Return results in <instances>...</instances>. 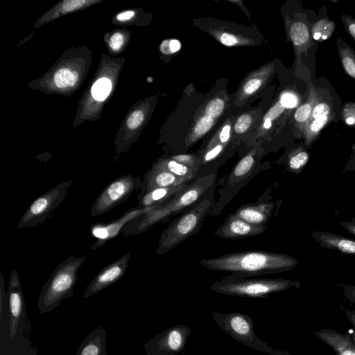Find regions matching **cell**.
Instances as JSON below:
<instances>
[{
	"label": "cell",
	"instance_id": "obj_46",
	"mask_svg": "<svg viewBox=\"0 0 355 355\" xmlns=\"http://www.w3.org/2000/svg\"><path fill=\"white\" fill-rule=\"evenodd\" d=\"M340 225L349 234L355 236V218H352L349 220L340 221Z\"/></svg>",
	"mask_w": 355,
	"mask_h": 355
},
{
	"label": "cell",
	"instance_id": "obj_13",
	"mask_svg": "<svg viewBox=\"0 0 355 355\" xmlns=\"http://www.w3.org/2000/svg\"><path fill=\"white\" fill-rule=\"evenodd\" d=\"M266 229V225L250 224L232 213L227 216L214 234L222 239L236 240L260 235Z\"/></svg>",
	"mask_w": 355,
	"mask_h": 355
},
{
	"label": "cell",
	"instance_id": "obj_49",
	"mask_svg": "<svg viewBox=\"0 0 355 355\" xmlns=\"http://www.w3.org/2000/svg\"><path fill=\"white\" fill-rule=\"evenodd\" d=\"M348 318L351 321V323L352 324V325L355 328V313H349L348 314Z\"/></svg>",
	"mask_w": 355,
	"mask_h": 355
},
{
	"label": "cell",
	"instance_id": "obj_31",
	"mask_svg": "<svg viewBox=\"0 0 355 355\" xmlns=\"http://www.w3.org/2000/svg\"><path fill=\"white\" fill-rule=\"evenodd\" d=\"M225 107L224 101L219 98L210 101L205 108V115L209 116L213 119L217 118L223 112Z\"/></svg>",
	"mask_w": 355,
	"mask_h": 355
},
{
	"label": "cell",
	"instance_id": "obj_6",
	"mask_svg": "<svg viewBox=\"0 0 355 355\" xmlns=\"http://www.w3.org/2000/svg\"><path fill=\"white\" fill-rule=\"evenodd\" d=\"M212 314L218 327L236 340L252 349L275 355L274 350L256 336L254 321L249 315L235 312L215 311Z\"/></svg>",
	"mask_w": 355,
	"mask_h": 355
},
{
	"label": "cell",
	"instance_id": "obj_17",
	"mask_svg": "<svg viewBox=\"0 0 355 355\" xmlns=\"http://www.w3.org/2000/svg\"><path fill=\"white\" fill-rule=\"evenodd\" d=\"M315 335L331 347L336 355H355V343L350 338L330 329H322Z\"/></svg>",
	"mask_w": 355,
	"mask_h": 355
},
{
	"label": "cell",
	"instance_id": "obj_2",
	"mask_svg": "<svg viewBox=\"0 0 355 355\" xmlns=\"http://www.w3.org/2000/svg\"><path fill=\"white\" fill-rule=\"evenodd\" d=\"M216 178V173H211L199 178L190 184L187 183L167 202L129 222L122 229V234L129 236L141 233L156 223L186 211L208 194Z\"/></svg>",
	"mask_w": 355,
	"mask_h": 355
},
{
	"label": "cell",
	"instance_id": "obj_19",
	"mask_svg": "<svg viewBox=\"0 0 355 355\" xmlns=\"http://www.w3.org/2000/svg\"><path fill=\"white\" fill-rule=\"evenodd\" d=\"M186 184L177 187L157 188L141 193L138 198V207L145 209L159 207L171 198Z\"/></svg>",
	"mask_w": 355,
	"mask_h": 355
},
{
	"label": "cell",
	"instance_id": "obj_5",
	"mask_svg": "<svg viewBox=\"0 0 355 355\" xmlns=\"http://www.w3.org/2000/svg\"><path fill=\"white\" fill-rule=\"evenodd\" d=\"M298 281L281 278H235L227 276L211 285L218 293L250 298H268L272 293L290 288L297 289Z\"/></svg>",
	"mask_w": 355,
	"mask_h": 355
},
{
	"label": "cell",
	"instance_id": "obj_16",
	"mask_svg": "<svg viewBox=\"0 0 355 355\" xmlns=\"http://www.w3.org/2000/svg\"><path fill=\"white\" fill-rule=\"evenodd\" d=\"M273 207L272 202L244 205L238 208L234 214L250 224L266 225L272 215Z\"/></svg>",
	"mask_w": 355,
	"mask_h": 355
},
{
	"label": "cell",
	"instance_id": "obj_41",
	"mask_svg": "<svg viewBox=\"0 0 355 355\" xmlns=\"http://www.w3.org/2000/svg\"><path fill=\"white\" fill-rule=\"evenodd\" d=\"M341 21L346 31L355 40V19L351 16L343 15Z\"/></svg>",
	"mask_w": 355,
	"mask_h": 355
},
{
	"label": "cell",
	"instance_id": "obj_24",
	"mask_svg": "<svg viewBox=\"0 0 355 355\" xmlns=\"http://www.w3.org/2000/svg\"><path fill=\"white\" fill-rule=\"evenodd\" d=\"M256 153L252 151L245 155L234 166L231 174L230 180L235 182L245 178L253 169L255 163Z\"/></svg>",
	"mask_w": 355,
	"mask_h": 355
},
{
	"label": "cell",
	"instance_id": "obj_1",
	"mask_svg": "<svg viewBox=\"0 0 355 355\" xmlns=\"http://www.w3.org/2000/svg\"><path fill=\"white\" fill-rule=\"evenodd\" d=\"M203 267L214 271L232 272L231 277L242 278L292 270L298 261L283 252L248 250L200 260Z\"/></svg>",
	"mask_w": 355,
	"mask_h": 355
},
{
	"label": "cell",
	"instance_id": "obj_10",
	"mask_svg": "<svg viewBox=\"0 0 355 355\" xmlns=\"http://www.w3.org/2000/svg\"><path fill=\"white\" fill-rule=\"evenodd\" d=\"M130 253H126L101 270L90 282L83 297L88 298L116 283L125 275L129 264Z\"/></svg>",
	"mask_w": 355,
	"mask_h": 355
},
{
	"label": "cell",
	"instance_id": "obj_33",
	"mask_svg": "<svg viewBox=\"0 0 355 355\" xmlns=\"http://www.w3.org/2000/svg\"><path fill=\"white\" fill-rule=\"evenodd\" d=\"M251 123V116L248 114H243L236 120L234 125V131L237 134H243L248 130Z\"/></svg>",
	"mask_w": 355,
	"mask_h": 355
},
{
	"label": "cell",
	"instance_id": "obj_26",
	"mask_svg": "<svg viewBox=\"0 0 355 355\" xmlns=\"http://www.w3.org/2000/svg\"><path fill=\"white\" fill-rule=\"evenodd\" d=\"M319 95L313 89L310 90V94L306 103L299 106L294 113V119L298 123H307L310 119L313 108L315 105Z\"/></svg>",
	"mask_w": 355,
	"mask_h": 355
},
{
	"label": "cell",
	"instance_id": "obj_44",
	"mask_svg": "<svg viewBox=\"0 0 355 355\" xmlns=\"http://www.w3.org/2000/svg\"><path fill=\"white\" fill-rule=\"evenodd\" d=\"M231 125L229 123L224 125L218 135L220 144H225L230 138Z\"/></svg>",
	"mask_w": 355,
	"mask_h": 355
},
{
	"label": "cell",
	"instance_id": "obj_47",
	"mask_svg": "<svg viewBox=\"0 0 355 355\" xmlns=\"http://www.w3.org/2000/svg\"><path fill=\"white\" fill-rule=\"evenodd\" d=\"M344 291L348 298L355 302V286L345 285L344 286Z\"/></svg>",
	"mask_w": 355,
	"mask_h": 355
},
{
	"label": "cell",
	"instance_id": "obj_15",
	"mask_svg": "<svg viewBox=\"0 0 355 355\" xmlns=\"http://www.w3.org/2000/svg\"><path fill=\"white\" fill-rule=\"evenodd\" d=\"M311 236L321 248L336 250L341 254L355 255V240L324 231L311 232Z\"/></svg>",
	"mask_w": 355,
	"mask_h": 355
},
{
	"label": "cell",
	"instance_id": "obj_45",
	"mask_svg": "<svg viewBox=\"0 0 355 355\" xmlns=\"http://www.w3.org/2000/svg\"><path fill=\"white\" fill-rule=\"evenodd\" d=\"M355 171V142L352 146V154L349 156L348 162L343 168V172H349Z\"/></svg>",
	"mask_w": 355,
	"mask_h": 355
},
{
	"label": "cell",
	"instance_id": "obj_7",
	"mask_svg": "<svg viewBox=\"0 0 355 355\" xmlns=\"http://www.w3.org/2000/svg\"><path fill=\"white\" fill-rule=\"evenodd\" d=\"M72 180H67L36 198L21 217L17 228L31 227L46 221L66 198Z\"/></svg>",
	"mask_w": 355,
	"mask_h": 355
},
{
	"label": "cell",
	"instance_id": "obj_3",
	"mask_svg": "<svg viewBox=\"0 0 355 355\" xmlns=\"http://www.w3.org/2000/svg\"><path fill=\"white\" fill-rule=\"evenodd\" d=\"M86 257L71 256L60 263L43 285L37 300L40 313L53 311L66 298L73 295L78 272Z\"/></svg>",
	"mask_w": 355,
	"mask_h": 355
},
{
	"label": "cell",
	"instance_id": "obj_8",
	"mask_svg": "<svg viewBox=\"0 0 355 355\" xmlns=\"http://www.w3.org/2000/svg\"><path fill=\"white\" fill-rule=\"evenodd\" d=\"M141 186L140 178L132 175H124L114 180L98 195L92 207L90 215L96 217L113 209Z\"/></svg>",
	"mask_w": 355,
	"mask_h": 355
},
{
	"label": "cell",
	"instance_id": "obj_23",
	"mask_svg": "<svg viewBox=\"0 0 355 355\" xmlns=\"http://www.w3.org/2000/svg\"><path fill=\"white\" fill-rule=\"evenodd\" d=\"M339 56L345 71L355 80V52L340 38H337Z\"/></svg>",
	"mask_w": 355,
	"mask_h": 355
},
{
	"label": "cell",
	"instance_id": "obj_12",
	"mask_svg": "<svg viewBox=\"0 0 355 355\" xmlns=\"http://www.w3.org/2000/svg\"><path fill=\"white\" fill-rule=\"evenodd\" d=\"M8 312L10 317V337L15 340L21 319L25 314V303L18 273L13 269L10 275L8 286Z\"/></svg>",
	"mask_w": 355,
	"mask_h": 355
},
{
	"label": "cell",
	"instance_id": "obj_30",
	"mask_svg": "<svg viewBox=\"0 0 355 355\" xmlns=\"http://www.w3.org/2000/svg\"><path fill=\"white\" fill-rule=\"evenodd\" d=\"M334 29V24L332 21H329L327 18H321L312 26V34L318 33L321 35L323 40H327Z\"/></svg>",
	"mask_w": 355,
	"mask_h": 355
},
{
	"label": "cell",
	"instance_id": "obj_42",
	"mask_svg": "<svg viewBox=\"0 0 355 355\" xmlns=\"http://www.w3.org/2000/svg\"><path fill=\"white\" fill-rule=\"evenodd\" d=\"M123 44V36L119 33H114L110 40V46L114 51H118Z\"/></svg>",
	"mask_w": 355,
	"mask_h": 355
},
{
	"label": "cell",
	"instance_id": "obj_4",
	"mask_svg": "<svg viewBox=\"0 0 355 355\" xmlns=\"http://www.w3.org/2000/svg\"><path fill=\"white\" fill-rule=\"evenodd\" d=\"M213 203L212 195H207L173 220L162 233L156 254L161 255L168 252L197 234L210 212Z\"/></svg>",
	"mask_w": 355,
	"mask_h": 355
},
{
	"label": "cell",
	"instance_id": "obj_38",
	"mask_svg": "<svg viewBox=\"0 0 355 355\" xmlns=\"http://www.w3.org/2000/svg\"><path fill=\"white\" fill-rule=\"evenodd\" d=\"M0 316L2 318L3 311H7L8 308V296L5 290L4 278L1 272H0Z\"/></svg>",
	"mask_w": 355,
	"mask_h": 355
},
{
	"label": "cell",
	"instance_id": "obj_11",
	"mask_svg": "<svg viewBox=\"0 0 355 355\" xmlns=\"http://www.w3.org/2000/svg\"><path fill=\"white\" fill-rule=\"evenodd\" d=\"M155 207L132 209L125 213L121 217L109 223H95L91 227V234L96 239V241L91 246L92 250H96L105 245L122 231V229L129 222L148 213Z\"/></svg>",
	"mask_w": 355,
	"mask_h": 355
},
{
	"label": "cell",
	"instance_id": "obj_39",
	"mask_svg": "<svg viewBox=\"0 0 355 355\" xmlns=\"http://www.w3.org/2000/svg\"><path fill=\"white\" fill-rule=\"evenodd\" d=\"M144 119V114L141 110L134 111L127 120V126L131 130L138 128Z\"/></svg>",
	"mask_w": 355,
	"mask_h": 355
},
{
	"label": "cell",
	"instance_id": "obj_36",
	"mask_svg": "<svg viewBox=\"0 0 355 355\" xmlns=\"http://www.w3.org/2000/svg\"><path fill=\"white\" fill-rule=\"evenodd\" d=\"M223 148L224 145L221 144H217L215 146H211L204 153L202 157V161L199 164L201 163H207L216 159L223 152Z\"/></svg>",
	"mask_w": 355,
	"mask_h": 355
},
{
	"label": "cell",
	"instance_id": "obj_22",
	"mask_svg": "<svg viewBox=\"0 0 355 355\" xmlns=\"http://www.w3.org/2000/svg\"><path fill=\"white\" fill-rule=\"evenodd\" d=\"M156 164L164 168L173 175L185 179L187 181L193 179L197 172L196 170L174 160L171 157L160 159Z\"/></svg>",
	"mask_w": 355,
	"mask_h": 355
},
{
	"label": "cell",
	"instance_id": "obj_32",
	"mask_svg": "<svg viewBox=\"0 0 355 355\" xmlns=\"http://www.w3.org/2000/svg\"><path fill=\"white\" fill-rule=\"evenodd\" d=\"M284 108L279 101L265 116L263 124V128L269 129L271 127L272 119L280 115Z\"/></svg>",
	"mask_w": 355,
	"mask_h": 355
},
{
	"label": "cell",
	"instance_id": "obj_14",
	"mask_svg": "<svg viewBox=\"0 0 355 355\" xmlns=\"http://www.w3.org/2000/svg\"><path fill=\"white\" fill-rule=\"evenodd\" d=\"M188 182L155 163L144 175L141 193L157 188L177 187Z\"/></svg>",
	"mask_w": 355,
	"mask_h": 355
},
{
	"label": "cell",
	"instance_id": "obj_9",
	"mask_svg": "<svg viewBox=\"0 0 355 355\" xmlns=\"http://www.w3.org/2000/svg\"><path fill=\"white\" fill-rule=\"evenodd\" d=\"M191 332L185 325L169 327L144 345V355H177L184 349Z\"/></svg>",
	"mask_w": 355,
	"mask_h": 355
},
{
	"label": "cell",
	"instance_id": "obj_20",
	"mask_svg": "<svg viewBox=\"0 0 355 355\" xmlns=\"http://www.w3.org/2000/svg\"><path fill=\"white\" fill-rule=\"evenodd\" d=\"M312 26L310 21L296 20L289 26L290 38L298 51H304L313 44L311 40Z\"/></svg>",
	"mask_w": 355,
	"mask_h": 355
},
{
	"label": "cell",
	"instance_id": "obj_18",
	"mask_svg": "<svg viewBox=\"0 0 355 355\" xmlns=\"http://www.w3.org/2000/svg\"><path fill=\"white\" fill-rule=\"evenodd\" d=\"M106 331L98 327L80 343L76 355H107Z\"/></svg>",
	"mask_w": 355,
	"mask_h": 355
},
{
	"label": "cell",
	"instance_id": "obj_25",
	"mask_svg": "<svg viewBox=\"0 0 355 355\" xmlns=\"http://www.w3.org/2000/svg\"><path fill=\"white\" fill-rule=\"evenodd\" d=\"M270 73V67H267L265 71H259L248 77L243 84L241 94L246 97L257 92L263 85Z\"/></svg>",
	"mask_w": 355,
	"mask_h": 355
},
{
	"label": "cell",
	"instance_id": "obj_35",
	"mask_svg": "<svg viewBox=\"0 0 355 355\" xmlns=\"http://www.w3.org/2000/svg\"><path fill=\"white\" fill-rule=\"evenodd\" d=\"M279 101L285 108L288 109L297 107L300 102L298 96L291 92H284L280 96Z\"/></svg>",
	"mask_w": 355,
	"mask_h": 355
},
{
	"label": "cell",
	"instance_id": "obj_37",
	"mask_svg": "<svg viewBox=\"0 0 355 355\" xmlns=\"http://www.w3.org/2000/svg\"><path fill=\"white\" fill-rule=\"evenodd\" d=\"M181 48V43L178 40H166L162 42L160 46L161 51L164 54H172L178 51Z\"/></svg>",
	"mask_w": 355,
	"mask_h": 355
},
{
	"label": "cell",
	"instance_id": "obj_48",
	"mask_svg": "<svg viewBox=\"0 0 355 355\" xmlns=\"http://www.w3.org/2000/svg\"><path fill=\"white\" fill-rule=\"evenodd\" d=\"M135 16V12L132 10L122 12L117 15L116 19L119 21H124L130 19Z\"/></svg>",
	"mask_w": 355,
	"mask_h": 355
},
{
	"label": "cell",
	"instance_id": "obj_43",
	"mask_svg": "<svg viewBox=\"0 0 355 355\" xmlns=\"http://www.w3.org/2000/svg\"><path fill=\"white\" fill-rule=\"evenodd\" d=\"M220 42L225 46H234L239 43V39L232 35L224 33L219 36Z\"/></svg>",
	"mask_w": 355,
	"mask_h": 355
},
{
	"label": "cell",
	"instance_id": "obj_27",
	"mask_svg": "<svg viewBox=\"0 0 355 355\" xmlns=\"http://www.w3.org/2000/svg\"><path fill=\"white\" fill-rule=\"evenodd\" d=\"M214 124V119L213 118L207 115L200 116L193 127L189 141L191 142L197 141L209 131Z\"/></svg>",
	"mask_w": 355,
	"mask_h": 355
},
{
	"label": "cell",
	"instance_id": "obj_28",
	"mask_svg": "<svg viewBox=\"0 0 355 355\" xmlns=\"http://www.w3.org/2000/svg\"><path fill=\"white\" fill-rule=\"evenodd\" d=\"M78 75L76 71L62 68L58 70L54 75L55 85L61 89L68 86H73L78 80Z\"/></svg>",
	"mask_w": 355,
	"mask_h": 355
},
{
	"label": "cell",
	"instance_id": "obj_21",
	"mask_svg": "<svg viewBox=\"0 0 355 355\" xmlns=\"http://www.w3.org/2000/svg\"><path fill=\"white\" fill-rule=\"evenodd\" d=\"M309 159L310 155L305 146H300L288 153L285 162L286 169L289 172L298 175L307 165Z\"/></svg>",
	"mask_w": 355,
	"mask_h": 355
},
{
	"label": "cell",
	"instance_id": "obj_40",
	"mask_svg": "<svg viewBox=\"0 0 355 355\" xmlns=\"http://www.w3.org/2000/svg\"><path fill=\"white\" fill-rule=\"evenodd\" d=\"M348 105L345 106L342 116L344 117L345 123L354 125H355V105H352L351 103Z\"/></svg>",
	"mask_w": 355,
	"mask_h": 355
},
{
	"label": "cell",
	"instance_id": "obj_34",
	"mask_svg": "<svg viewBox=\"0 0 355 355\" xmlns=\"http://www.w3.org/2000/svg\"><path fill=\"white\" fill-rule=\"evenodd\" d=\"M174 160L183 164L197 171L199 166V159L191 155H178L171 157Z\"/></svg>",
	"mask_w": 355,
	"mask_h": 355
},
{
	"label": "cell",
	"instance_id": "obj_29",
	"mask_svg": "<svg viewBox=\"0 0 355 355\" xmlns=\"http://www.w3.org/2000/svg\"><path fill=\"white\" fill-rule=\"evenodd\" d=\"M112 89V83L107 78H101L97 80L92 85L91 94L97 101L105 100Z\"/></svg>",
	"mask_w": 355,
	"mask_h": 355
}]
</instances>
